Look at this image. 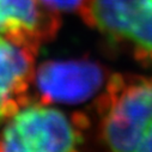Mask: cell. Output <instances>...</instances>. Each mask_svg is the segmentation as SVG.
<instances>
[{"mask_svg": "<svg viewBox=\"0 0 152 152\" xmlns=\"http://www.w3.org/2000/svg\"><path fill=\"white\" fill-rule=\"evenodd\" d=\"M121 43L132 47L134 58L144 66L152 64V0H142L131 15Z\"/></svg>", "mask_w": 152, "mask_h": 152, "instance_id": "obj_7", "label": "cell"}, {"mask_svg": "<svg viewBox=\"0 0 152 152\" xmlns=\"http://www.w3.org/2000/svg\"><path fill=\"white\" fill-rule=\"evenodd\" d=\"M142 0H83L79 13L108 41L121 43L127 22Z\"/></svg>", "mask_w": 152, "mask_h": 152, "instance_id": "obj_6", "label": "cell"}, {"mask_svg": "<svg viewBox=\"0 0 152 152\" xmlns=\"http://www.w3.org/2000/svg\"><path fill=\"white\" fill-rule=\"evenodd\" d=\"M41 4L54 12H74L79 11L83 0H40Z\"/></svg>", "mask_w": 152, "mask_h": 152, "instance_id": "obj_8", "label": "cell"}, {"mask_svg": "<svg viewBox=\"0 0 152 152\" xmlns=\"http://www.w3.org/2000/svg\"><path fill=\"white\" fill-rule=\"evenodd\" d=\"M96 107L99 140L109 150L152 152V78L109 75Z\"/></svg>", "mask_w": 152, "mask_h": 152, "instance_id": "obj_1", "label": "cell"}, {"mask_svg": "<svg viewBox=\"0 0 152 152\" xmlns=\"http://www.w3.org/2000/svg\"><path fill=\"white\" fill-rule=\"evenodd\" d=\"M37 52L17 46L0 35V107L7 98L26 92L35 72ZM4 122L0 115V125Z\"/></svg>", "mask_w": 152, "mask_h": 152, "instance_id": "obj_5", "label": "cell"}, {"mask_svg": "<svg viewBox=\"0 0 152 152\" xmlns=\"http://www.w3.org/2000/svg\"><path fill=\"white\" fill-rule=\"evenodd\" d=\"M107 77V69L89 59L48 60L34 72L32 80L42 104H78L96 95Z\"/></svg>", "mask_w": 152, "mask_h": 152, "instance_id": "obj_3", "label": "cell"}, {"mask_svg": "<svg viewBox=\"0 0 152 152\" xmlns=\"http://www.w3.org/2000/svg\"><path fill=\"white\" fill-rule=\"evenodd\" d=\"M60 24L59 13L40 0H0V35L17 46L39 52L41 43L56 35Z\"/></svg>", "mask_w": 152, "mask_h": 152, "instance_id": "obj_4", "label": "cell"}, {"mask_svg": "<svg viewBox=\"0 0 152 152\" xmlns=\"http://www.w3.org/2000/svg\"><path fill=\"white\" fill-rule=\"evenodd\" d=\"M82 142V128L73 119L42 103L23 107L0 133V151H75Z\"/></svg>", "mask_w": 152, "mask_h": 152, "instance_id": "obj_2", "label": "cell"}]
</instances>
